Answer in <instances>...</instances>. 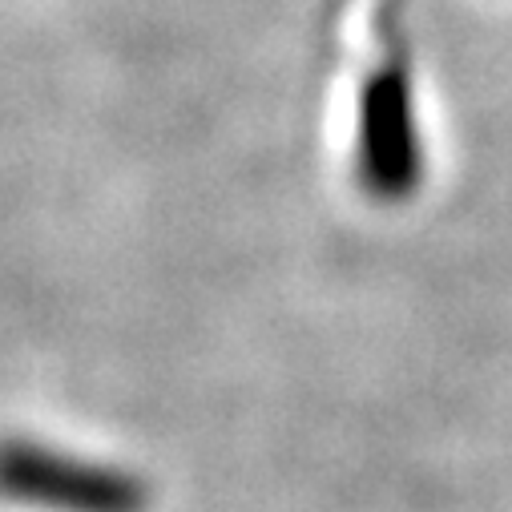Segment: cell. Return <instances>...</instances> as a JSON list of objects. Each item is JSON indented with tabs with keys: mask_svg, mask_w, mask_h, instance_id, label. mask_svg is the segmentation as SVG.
<instances>
[{
	"mask_svg": "<svg viewBox=\"0 0 512 512\" xmlns=\"http://www.w3.org/2000/svg\"><path fill=\"white\" fill-rule=\"evenodd\" d=\"M0 500L41 512H142L146 484L37 440H0Z\"/></svg>",
	"mask_w": 512,
	"mask_h": 512,
	"instance_id": "7a4b0ae2",
	"label": "cell"
},
{
	"mask_svg": "<svg viewBox=\"0 0 512 512\" xmlns=\"http://www.w3.org/2000/svg\"><path fill=\"white\" fill-rule=\"evenodd\" d=\"M359 13V97L355 174L379 198H404L420 178V138L412 117L408 0H355Z\"/></svg>",
	"mask_w": 512,
	"mask_h": 512,
	"instance_id": "6da1fadb",
	"label": "cell"
}]
</instances>
